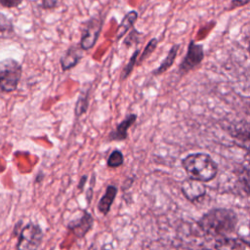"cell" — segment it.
Masks as SVG:
<instances>
[{"label":"cell","mask_w":250,"mask_h":250,"mask_svg":"<svg viewBox=\"0 0 250 250\" xmlns=\"http://www.w3.org/2000/svg\"><path fill=\"white\" fill-rule=\"evenodd\" d=\"M249 3V0H231L230 2V9H234V8H238L241 6H245Z\"/></svg>","instance_id":"cell-23"},{"label":"cell","mask_w":250,"mask_h":250,"mask_svg":"<svg viewBox=\"0 0 250 250\" xmlns=\"http://www.w3.org/2000/svg\"><path fill=\"white\" fill-rule=\"evenodd\" d=\"M87 180V176H83L82 178H81V180H80V183H79V185H78V188L80 189V190H83V187H84V185H85V181Z\"/></svg>","instance_id":"cell-24"},{"label":"cell","mask_w":250,"mask_h":250,"mask_svg":"<svg viewBox=\"0 0 250 250\" xmlns=\"http://www.w3.org/2000/svg\"><path fill=\"white\" fill-rule=\"evenodd\" d=\"M116 194H117V188L112 185L107 186L104 194L102 196V198L99 200V203H98V209L102 214L107 215Z\"/></svg>","instance_id":"cell-12"},{"label":"cell","mask_w":250,"mask_h":250,"mask_svg":"<svg viewBox=\"0 0 250 250\" xmlns=\"http://www.w3.org/2000/svg\"><path fill=\"white\" fill-rule=\"evenodd\" d=\"M23 0H0V5L5 8H16L19 7Z\"/></svg>","instance_id":"cell-21"},{"label":"cell","mask_w":250,"mask_h":250,"mask_svg":"<svg viewBox=\"0 0 250 250\" xmlns=\"http://www.w3.org/2000/svg\"><path fill=\"white\" fill-rule=\"evenodd\" d=\"M43 239L41 228L33 223L27 224L21 231L17 250H38Z\"/></svg>","instance_id":"cell-4"},{"label":"cell","mask_w":250,"mask_h":250,"mask_svg":"<svg viewBox=\"0 0 250 250\" xmlns=\"http://www.w3.org/2000/svg\"><path fill=\"white\" fill-rule=\"evenodd\" d=\"M204 58V49L201 44H196L193 40H190L188 46V52L179 65V71L181 73H187L199 65Z\"/></svg>","instance_id":"cell-6"},{"label":"cell","mask_w":250,"mask_h":250,"mask_svg":"<svg viewBox=\"0 0 250 250\" xmlns=\"http://www.w3.org/2000/svg\"><path fill=\"white\" fill-rule=\"evenodd\" d=\"M137 119L136 114H129L121 123H119L116 128L108 135L109 141H123L127 139L128 129L135 123Z\"/></svg>","instance_id":"cell-11"},{"label":"cell","mask_w":250,"mask_h":250,"mask_svg":"<svg viewBox=\"0 0 250 250\" xmlns=\"http://www.w3.org/2000/svg\"><path fill=\"white\" fill-rule=\"evenodd\" d=\"M216 250H250L249 243L242 238H218L215 243Z\"/></svg>","instance_id":"cell-10"},{"label":"cell","mask_w":250,"mask_h":250,"mask_svg":"<svg viewBox=\"0 0 250 250\" xmlns=\"http://www.w3.org/2000/svg\"><path fill=\"white\" fill-rule=\"evenodd\" d=\"M237 222V216L231 209L215 208L200 218L198 226L206 234L216 238H222L235 229Z\"/></svg>","instance_id":"cell-1"},{"label":"cell","mask_w":250,"mask_h":250,"mask_svg":"<svg viewBox=\"0 0 250 250\" xmlns=\"http://www.w3.org/2000/svg\"><path fill=\"white\" fill-rule=\"evenodd\" d=\"M139 54H140V50L137 49L131 56L128 63L123 67L122 69V72H121V75H120V80H124L126 79L133 71L134 69V66L136 65L137 63V61H138V57H139Z\"/></svg>","instance_id":"cell-16"},{"label":"cell","mask_w":250,"mask_h":250,"mask_svg":"<svg viewBox=\"0 0 250 250\" xmlns=\"http://www.w3.org/2000/svg\"><path fill=\"white\" fill-rule=\"evenodd\" d=\"M22 73L21 64L12 58L0 61V89L13 92L18 88Z\"/></svg>","instance_id":"cell-3"},{"label":"cell","mask_w":250,"mask_h":250,"mask_svg":"<svg viewBox=\"0 0 250 250\" xmlns=\"http://www.w3.org/2000/svg\"><path fill=\"white\" fill-rule=\"evenodd\" d=\"M84 50L80 47V45H71L64 52V54L61 57L60 62L62 69L63 71L73 68L83 58Z\"/></svg>","instance_id":"cell-8"},{"label":"cell","mask_w":250,"mask_h":250,"mask_svg":"<svg viewBox=\"0 0 250 250\" xmlns=\"http://www.w3.org/2000/svg\"><path fill=\"white\" fill-rule=\"evenodd\" d=\"M93 222L94 220L92 216L87 211H84L81 218L69 223L68 229L72 230L76 234V236L83 237L92 228Z\"/></svg>","instance_id":"cell-9"},{"label":"cell","mask_w":250,"mask_h":250,"mask_svg":"<svg viewBox=\"0 0 250 250\" xmlns=\"http://www.w3.org/2000/svg\"><path fill=\"white\" fill-rule=\"evenodd\" d=\"M179 48H180V45H179V44H175V45H173V46L170 48V50H169V52H168L166 58L162 61V62L160 63V65H159L156 69H154V70L152 71V74H153V75H159V74H161V73L167 71L168 68L172 66V64L174 63V62H175V60H176V57H177Z\"/></svg>","instance_id":"cell-14"},{"label":"cell","mask_w":250,"mask_h":250,"mask_svg":"<svg viewBox=\"0 0 250 250\" xmlns=\"http://www.w3.org/2000/svg\"><path fill=\"white\" fill-rule=\"evenodd\" d=\"M102 27L103 21L100 18L97 17H92L84 23L80 40V47L84 51L90 50L94 47L100 36Z\"/></svg>","instance_id":"cell-5"},{"label":"cell","mask_w":250,"mask_h":250,"mask_svg":"<svg viewBox=\"0 0 250 250\" xmlns=\"http://www.w3.org/2000/svg\"><path fill=\"white\" fill-rule=\"evenodd\" d=\"M88 103H89V91L81 94L76 102L75 105V114L77 116L82 115L88 107Z\"/></svg>","instance_id":"cell-17"},{"label":"cell","mask_w":250,"mask_h":250,"mask_svg":"<svg viewBox=\"0 0 250 250\" xmlns=\"http://www.w3.org/2000/svg\"><path fill=\"white\" fill-rule=\"evenodd\" d=\"M58 0H42V6L44 9H53L57 7Z\"/></svg>","instance_id":"cell-22"},{"label":"cell","mask_w":250,"mask_h":250,"mask_svg":"<svg viewBox=\"0 0 250 250\" xmlns=\"http://www.w3.org/2000/svg\"><path fill=\"white\" fill-rule=\"evenodd\" d=\"M181 190L187 199L195 201L205 195L206 187L203 183L188 178L182 182Z\"/></svg>","instance_id":"cell-7"},{"label":"cell","mask_w":250,"mask_h":250,"mask_svg":"<svg viewBox=\"0 0 250 250\" xmlns=\"http://www.w3.org/2000/svg\"><path fill=\"white\" fill-rule=\"evenodd\" d=\"M142 35V33L140 31H138L134 26L133 29L130 31V33L125 37L123 44L127 47H131L132 45L138 44L140 42V36Z\"/></svg>","instance_id":"cell-20"},{"label":"cell","mask_w":250,"mask_h":250,"mask_svg":"<svg viewBox=\"0 0 250 250\" xmlns=\"http://www.w3.org/2000/svg\"><path fill=\"white\" fill-rule=\"evenodd\" d=\"M200 250H209V249H200Z\"/></svg>","instance_id":"cell-25"},{"label":"cell","mask_w":250,"mask_h":250,"mask_svg":"<svg viewBox=\"0 0 250 250\" xmlns=\"http://www.w3.org/2000/svg\"><path fill=\"white\" fill-rule=\"evenodd\" d=\"M157 43H158V40H157L156 38H151V39L148 41V43H147L146 46L145 47L143 53H142L141 55H139V56H140V59H139V62H144L148 56H150L151 53H153V51H154V50L156 49V47H157Z\"/></svg>","instance_id":"cell-19"},{"label":"cell","mask_w":250,"mask_h":250,"mask_svg":"<svg viewBox=\"0 0 250 250\" xmlns=\"http://www.w3.org/2000/svg\"><path fill=\"white\" fill-rule=\"evenodd\" d=\"M124 162V156L122 152L118 149H114L108 156L106 164L110 168H116L123 164Z\"/></svg>","instance_id":"cell-18"},{"label":"cell","mask_w":250,"mask_h":250,"mask_svg":"<svg viewBox=\"0 0 250 250\" xmlns=\"http://www.w3.org/2000/svg\"><path fill=\"white\" fill-rule=\"evenodd\" d=\"M137 19H138V13L136 11H130L124 16V18L122 19L117 28V33H116L117 40L122 38L125 35V33L134 26V23L136 22Z\"/></svg>","instance_id":"cell-13"},{"label":"cell","mask_w":250,"mask_h":250,"mask_svg":"<svg viewBox=\"0 0 250 250\" xmlns=\"http://www.w3.org/2000/svg\"><path fill=\"white\" fill-rule=\"evenodd\" d=\"M15 35L12 21L0 12V39H10Z\"/></svg>","instance_id":"cell-15"},{"label":"cell","mask_w":250,"mask_h":250,"mask_svg":"<svg viewBox=\"0 0 250 250\" xmlns=\"http://www.w3.org/2000/svg\"><path fill=\"white\" fill-rule=\"evenodd\" d=\"M182 166L188 178L207 183L212 181L218 173V165L206 153H191L182 160Z\"/></svg>","instance_id":"cell-2"}]
</instances>
